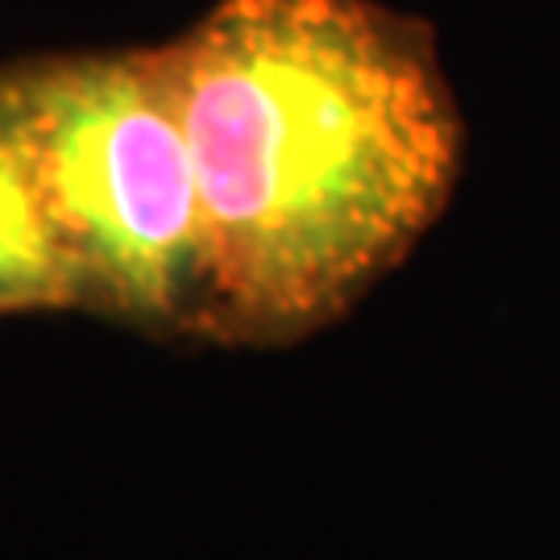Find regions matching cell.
<instances>
[{"label": "cell", "mask_w": 560, "mask_h": 560, "mask_svg": "<svg viewBox=\"0 0 560 560\" xmlns=\"http://www.w3.org/2000/svg\"><path fill=\"white\" fill-rule=\"evenodd\" d=\"M208 237V340L349 316L453 200L465 129L428 25L374 0H217L162 42Z\"/></svg>", "instance_id": "obj_1"}, {"label": "cell", "mask_w": 560, "mask_h": 560, "mask_svg": "<svg viewBox=\"0 0 560 560\" xmlns=\"http://www.w3.org/2000/svg\"><path fill=\"white\" fill-rule=\"evenodd\" d=\"M34 312H80V282L42 196L9 67H0V316Z\"/></svg>", "instance_id": "obj_3"}, {"label": "cell", "mask_w": 560, "mask_h": 560, "mask_svg": "<svg viewBox=\"0 0 560 560\" xmlns=\"http://www.w3.org/2000/svg\"><path fill=\"white\" fill-rule=\"evenodd\" d=\"M80 312L154 340H208V237L159 46L4 62Z\"/></svg>", "instance_id": "obj_2"}]
</instances>
